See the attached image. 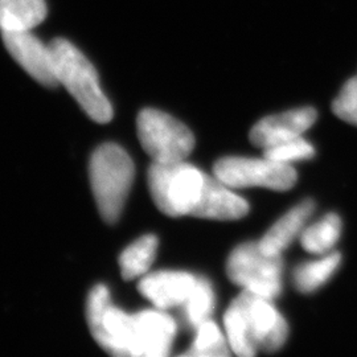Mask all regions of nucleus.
I'll use <instances>...</instances> for the list:
<instances>
[{
	"label": "nucleus",
	"instance_id": "nucleus-16",
	"mask_svg": "<svg viewBox=\"0 0 357 357\" xmlns=\"http://www.w3.org/2000/svg\"><path fill=\"white\" fill-rule=\"evenodd\" d=\"M158 249V238L153 234H147L128 245L119 257V266L122 277L130 281L144 275L151 268Z\"/></svg>",
	"mask_w": 357,
	"mask_h": 357
},
{
	"label": "nucleus",
	"instance_id": "nucleus-9",
	"mask_svg": "<svg viewBox=\"0 0 357 357\" xmlns=\"http://www.w3.org/2000/svg\"><path fill=\"white\" fill-rule=\"evenodd\" d=\"M1 38L8 53L29 76L47 88L59 85L50 45L41 43L31 31H1Z\"/></svg>",
	"mask_w": 357,
	"mask_h": 357
},
{
	"label": "nucleus",
	"instance_id": "nucleus-1",
	"mask_svg": "<svg viewBox=\"0 0 357 357\" xmlns=\"http://www.w3.org/2000/svg\"><path fill=\"white\" fill-rule=\"evenodd\" d=\"M230 349L241 357L258 351L275 352L284 344L289 327L271 299L243 290L224 317Z\"/></svg>",
	"mask_w": 357,
	"mask_h": 357
},
{
	"label": "nucleus",
	"instance_id": "nucleus-6",
	"mask_svg": "<svg viewBox=\"0 0 357 357\" xmlns=\"http://www.w3.org/2000/svg\"><path fill=\"white\" fill-rule=\"evenodd\" d=\"M137 128L142 147L153 162L185 160L195 147L191 130L176 118L156 109L142 110L137 119Z\"/></svg>",
	"mask_w": 357,
	"mask_h": 357
},
{
	"label": "nucleus",
	"instance_id": "nucleus-20",
	"mask_svg": "<svg viewBox=\"0 0 357 357\" xmlns=\"http://www.w3.org/2000/svg\"><path fill=\"white\" fill-rule=\"evenodd\" d=\"M183 307L185 319L195 330L209 319L215 307V293L211 282L197 277L195 287Z\"/></svg>",
	"mask_w": 357,
	"mask_h": 357
},
{
	"label": "nucleus",
	"instance_id": "nucleus-5",
	"mask_svg": "<svg viewBox=\"0 0 357 357\" xmlns=\"http://www.w3.org/2000/svg\"><path fill=\"white\" fill-rule=\"evenodd\" d=\"M86 318L90 332L105 351L114 356H135V320L113 306L106 286L97 284L89 294Z\"/></svg>",
	"mask_w": 357,
	"mask_h": 357
},
{
	"label": "nucleus",
	"instance_id": "nucleus-21",
	"mask_svg": "<svg viewBox=\"0 0 357 357\" xmlns=\"http://www.w3.org/2000/svg\"><path fill=\"white\" fill-rule=\"evenodd\" d=\"M264 150H265L264 153L265 158L275 162L287 163V165H290L291 162L311 159L315 155L314 146L308 143L306 139H303L302 137H296L290 141L282 142L278 144L266 147Z\"/></svg>",
	"mask_w": 357,
	"mask_h": 357
},
{
	"label": "nucleus",
	"instance_id": "nucleus-15",
	"mask_svg": "<svg viewBox=\"0 0 357 357\" xmlns=\"http://www.w3.org/2000/svg\"><path fill=\"white\" fill-rule=\"evenodd\" d=\"M45 16L44 0H0V31H31Z\"/></svg>",
	"mask_w": 357,
	"mask_h": 357
},
{
	"label": "nucleus",
	"instance_id": "nucleus-10",
	"mask_svg": "<svg viewBox=\"0 0 357 357\" xmlns=\"http://www.w3.org/2000/svg\"><path fill=\"white\" fill-rule=\"evenodd\" d=\"M135 357H165L175 340L176 323L162 310L134 314Z\"/></svg>",
	"mask_w": 357,
	"mask_h": 357
},
{
	"label": "nucleus",
	"instance_id": "nucleus-17",
	"mask_svg": "<svg viewBox=\"0 0 357 357\" xmlns=\"http://www.w3.org/2000/svg\"><path fill=\"white\" fill-rule=\"evenodd\" d=\"M342 255L331 253L318 261L301 265L294 271V284L301 293H312L321 287L336 273Z\"/></svg>",
	"mask_w": 357,
	"mask_h": 357
},
{
	"label": "nucleus",
	"instance_id": "nucleus-12",
	"mask_svg": "<svg viewBox=\"0 0 357 357\" xmlns=\"http://www.w3.org/2000/svg\"><path fill=\"white\" fill-rule=\"evenodd\" d=\"M196 278L185 271H155L142 278L138 289L159 310H167L185 303Z\"/></svg>",
	"mask_w": 357,
	"mask_h": 357
},
{
	"label": "nucleus",
	"instance_id": "nucleus-11",
	"mask_svg": "<svg viewBox=\"0 0 357 357\" xmlns=\"http://www.w3.org/2000/svg\"><path fill=\"white\" fill-rule=\"evenodd\" d=\"M317 116L318 114L312 107H302L282 114L270 115L255 123L250 131V141L257 147L266 149L302 137V134L315 123Z\"/></svg>",
	"mask_w": 357,
	"mask_h": 357
},
{
	"label": "nucleus",
	"instance_id": "nucleus-19",
	"mask_svg": "<svg viewBox=\"0 0 357 357\" xmlns=\"http://www.w3.org/2000/svg\"><path fill=\"white\" fill-rule=\"evenodd\" d=\"M229 343L215 321L206 320L196 328V336L191 348L183 356H229Z\"/></svg>",
	"mask_w": 357,
	"mask_h": 357
},
{
	"label": "nucleus",
	"instance_id": "nucleus-7",
	"mask_svg": "<svg viewBox=\"0 0 357 357\" xmlns=\"http://www.w3.org/2000/svg\"><path fill=\"white\" fill-rule=\"evenodd\" d=\"M282 268L281 255H268L258 243H241L230 253L227 264L230 281L268 299L281 293Z\"/></svg>",
	"mask_w": 357,
	"mask_h": 357
},
{
	"label": "nucleus",
	"instance_id": "nucleus-2",
	"mask_svg": "<svg viewBox=\"0 0 357 357\" xmlns=\"http://www.w3.org/2000/svg\"><path fill=\"white\" fill-rule=\"evenodd\" d=\"M50 48L59 84L64 85L93 121L98 123L112 121V103L100 86L97 70L84 53L65 38H54Z\"/></svg>",
	"mask_w": 357,
	"mask_h": 357
},
{
	"label": "nucleus",
	"instance_id": "nucleus-3",
	"mask_svg": "<svg viewBox=\"0 0 357 357\" xmlns=\"http://www.w3.org/2000/svg\"><path fill=\"white\" fill-rule=\"evenodd\" d=\"M90 183L100 215L109 224L121 216L134 180L128 153L115 143L100 146L90 159Z\"/></svg>",
	"mask_w": 357,
	"mask_h": 357
},
{
	"label": "nucleus",
	"instance_id": "nucleus-18",
	"mask_svg": "<svg viewBox=\"0 0 357 357\" xmlns=\"http://www.w3.org/2000/svg\"><path fill=\"white\" fill-rule=\"evenodd\" d=\"M342 220L337 215L330 213L302 233L301 243L310 253L324 255L339 241Z\"/></svg>",
	"mask_w": 357,
	"mask_h": 357
},
{
	"label": "nucleus",
	"instance_id": "nucleus-4",
	"mask_svg": "<svg viewBox=\"0 0 357 357\" xmlns=\"http://www.w3.org/2000/svg\"><path fill=\"white\" fill-rule=\"evenodd\" d=\"M208 175L181 162H153L149 168V188L153 203L171 217L192 216L200 203Z\"/></svg>",
	"mask_w": 357,
	"mask_h": 357
},
{
	"label": "nucleus",
	"instance_id": "nucleus-22",
	"mask_svg": "<svg viewBox=\"0 0 357 357\" xmlns=\"http://www.w3.org/2000/svg\"><path fill=\"white\" fill-rule=\"evenodd\" d=\"M332 110L340 119L357 126V77L345 82L332 103Z\"/></svg>",
	"mask_w": 357,
	"mask_h": 357
},
{
	"label": "nucleus",
	"instance_id": "nucleus-13",
	"mask_svg": "<svg viewBox=\"0 0 357 357\" xmlns=\"http://www.w3.org/2000/svg\"><path fill=\"white\" fill-rule=\"evenodd\" d=\"M220 178H206L204 193L192 216L213 220H238L246 216L249 205Z\"/></svg>",
	"mask_w": 357,
	"mask_h": 357
},
{
	"label": "nucleus",
	"instance_id": "nucleus-8",
	"mask_svg": "<svg viewBox=\"0 0 357 357\" xmlns=\"http://www.w3.org/2000/svg\"><path fill=\"white\" fill-rule=\"evenodd\" d=\"M215 175L230 188L264 187L287 191L296 183V171L291 165L268 158H224L215 165Z\"/></svg>",
	"mask_w": 357,
	"mask_h": 357
},
{
	"label": "nucleus",
	"instance_id": "nucleus-14",
	"mask_svg": "<svg viewBox=\"0 0 357 357\" xmlns=\"http://www.w3.org/2000/svg\"><path fill=\"white\" fill-rule=\"evenodd\" d=\"M315 204L312 200L295 205L284 216H282L258 243L259 248L268 255H281L302 231L307 220L312 215Z\"/></svg>",
	"mask_w": 357,
	"mask_h": 357
}]
</instances>
